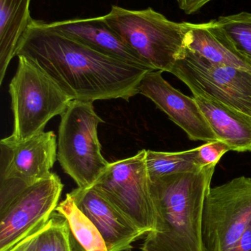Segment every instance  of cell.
Returning a JSON list of instances; mask_svg holds the SVG:
<instances>
[{"mask_svg":"<svg viewBox=\"0 0 251 251\" xmlns=\"http://www.w3.org/2000/svg\"><path fill=\"white\" fill-rule=\"evenodd\" d=\"M31 0H0V85L30 22Z\"/></svg>","mask_w":251,"mask_h":251,"instance_id":"cell-16","label":"cell"},{"mask_svg":"<svg viewBox=\"0 0 251 251\" xmlns=\"http://www.w3.org/2000/svg\"><path fill=\"white\" fill-rule=\"evenodd\" d=\"M147 150L109 163L93 187L145 235L156 225L146 164Z\"/></svg>","mask_w":251,"mask_h":251,"instance_id":"cell-7","label":"cell"},{"mask_svg":"<svg viewBox=\"0 0 251 251\" xmlns=\"http://www.w3.org/2000/svg\"><path fill=\"white\" fill-rule=\"evenodd\" d=\"M8 251H85L71 231L66 218L57 211L39 229Z\"/></svg>","mask_w":251,"mask_h":251,"instance_id":"cell-17","label":"cell"},{"mask_svg":"<svg viewBox=\"0 0 251 251\" xmlns=\"http://www.w3.org/2000/svg\"><path fill=\"white\" fill-rule=\"evenodd\" d=\"M217 140L230 151L251 152V118L223 104L201 97H194Z\"/></svg>","mask_w":251,"mask_h":251,"instance_id":"cell-15","label":"cell"},{"mask_svg":"<svg viewBox=\"0 0 251 251\" xmlns=\"http://www.w3.org/2000/svg\"><path fill=\"white\" fill-rule=\"evenodd\" d=\"M57 159L78 187L94 186L110 162L102 154L97 128L104 121L91 101L74 100L60 116Z\"/></svg>","mask_w":251,"mask_h":251,"instance_id":"cell-5","label":"cell"},{"mask_svg":"<svg viewBox=\"0 0 251 251\" xmlns=\"http://www.w3.org/2000/svg\"><path fill=\"white\" fill-rule=\"evenodd\" d=\"M56 211L66 218L72 234L84 251H109L97 227L80 210L69 193L57 205Z\"/></svg>","mask_w":251,"mask_h":251,"instance_id":"cell-18","label":"cell"},{"mask_svg":"<svg viewBox=\"0 0 251 251\" xmlns=\"http://www.w3.org/2000/svg\"><path fill=\"white\" fill-rule=\"evenodd\" d=\"M169 73L193 93L251 118V73L212 63L184 47Z\"/></svg>","mask_w":251,"mask_h":251,"instance_id":"cell-6","label":"cell"},{"mask_svg":"<svg viewBox=\"0 0 251 251\" xmlns=\"http://www.w3.org/2000/svg\"><path fill=\"white\" fill-rule=\"evenodd\" d=\"M251 221V178L211 187L203 205V251H229Z\"/></svg>","mask_w":251,"mask_h":251,"instance_id":"cell-8","label":"cell"},{"mask_svg":"<svg viewBox=\"0 0 251 251\" xmlns=\"http://www.w3.org/2000/svg\"><path fill=\"white\" fill-rule=\"evenodd\" d=\"M69 194L80 210L97 227L109 251L132 249L134 242L145 237L94 187H78Z\"/></svg>","mask_w":251,"mask_h":251,"instance_id":"cell-12","label":"cell"},{"mask_svg":"<svg viewBox=\"0 0 251 251\" xmlns=\"http://www.w3.org/2000/svg\"><path fill=\"white\" fill-rule=\"evenodd\" d=\"M132 251V249H129V250H127V251Z\"/></svg>","mask_w":251,"mask_h":251,"instance_id":"cell-24","label":"cell"},{"mask_svg":"<svg viewBox=\"0 0 251 251\" xmlns=\"http://www.w3.org/2000/svg\"><path fill=\"white\" fill-rule=\"evenodd\" d=\"M19 57V64L9 85L13 113L10 140L26 141L43 132L55 116H61L72 100L33 62Z\"/></svg>","mask_w":251,"mask_h":251,"instance_id":"cell-4","label":"cell"},{"mask_svg":"<svg viewBox=\"0 0 251 251\" xmlns=\"http://www.w3.org/2000/svg\"><path fill=\"white\" fill-rule=\"evenodd\" d=\"M0 149L1 208L51 174L57 159V138L52 131H43L21 143L5 137L0 141Z\"/></svg>","mask_w":251,"mask_h":251,"instance_id":"cell-9","label":"cell"},{"mask_svg":"<svg viewBox=\"0 0 251 251\" xmlns=\"http://www.w3.org/2000/svg\"><path fill=\"white\" fill-rule=\"evenodd\" d=\"M186 24V48L212 63L237 68L251 73V60L233 47L216 19L206 23Z\"/></svg>","mask_w":251,"mask_h":251,"instance_id":"cell-14","label":"cell"},{"mask_svg":"<svg viewBox=\"0 0 251 251\" xmlns=\"http://www.w3.org/2000/svg\"><path fill=\"white\" fill-rule=\"evenodd\" d=\"M16 56L33 62L72 101H128L139 94L143 76L154 71L99 52L34 19L19 41Z\"/></svg>","mask_w":251,"mask_h":251,"instance_id":"cell-1","label":"cell"},{"mask_svg":"<svg viewBox=\"0 0 251 251\" xmlns=\"http://www.w3.org/2000/svg\"><path fill=\"white\" fill-rule=\"evenodd\" d=\"M103 17L122 41L154 70L169 73L185 47L186 22H172L151 7L137 10L113 5Z\"/></svg>","mask_w":251,"mask_h":251,"instance_id":"cell-3","label":"cell"},{"mask_svg":"<svg viewBox=\"0 0 251 251\" xmlns=\"http://www.w3.org/2000/svg\"><path fill=\"white\" fill-rule=\"evenodd\" d=\"M162 71L147 72L139 85V94L150 99L193 141L217 140L194 97L175 89L162 76Z\"/></svg>","mask_w":251,"mask_h":251,"instance_id":"cell-11","label":"cell"},{"mask_svg":"<svg viewBox=\"0 0 251 251\" xmlns=\"http://www.w3.org/2000/svg\"><path fill=\"white\" fill-rule=\"evenodd\" d=\"M146 164L150 178L180 173L193 172L203 168L197 148L178 152L147 150Z\"/></svg>","mask_w":251,"mask_h":251,"instance_id":"cell-19","label":"cell"},{"mask_svg":"<svg viewBox=\"0 0 251 251\" xmlns=\"http://www.w3.org/2000/svg\"><path fill=\"white\" fill-rule=\"evenodd\" d=\"M47 23L60 33L99 52L127 63L153 69L122 41L106 23L103 16L77 18Z\"/></svg>","mask_w":251,"mask_h":251,"instance_id":"cell-13","label":"cell"},{"mask_svg":"<svg viewBox=\"0 0 251 251\" xmlns=\"http://www.w3.org/2000/svg\"><path fill=\"white\" fill-rule=\"evenodd\" d=\"M63 184L54 173L19 193L0 208V251L44 226L56 211Z\"/></svg>","mask_w":251,"mask_h":251,"instance_id":"cell-10","label":"cell"},{"mask_svg":"<svg viewBox=\"0 0 251 251\" xmlns=\"http://www.w3.org/2000/svg\"><path fill=\"white\" fill-rule=\"evenodd\" d=\"M216 20L233 47L251 60V13L241 12Z\"/></svg>","mask_w":251,"mask_h":251,"instance_id":"cell-20","label":"cell"},{"mask_svg":"<svg viewBox=\"0 0 251 251\" xmlns=\"http://www.w3.org/2000/svg\"><path fill=\"white\" fill-rule=\"evenodd\" d=\"M212 0H176L180 8L187 15L197 13Z\"/></svg>","mask_w":251,"mask_h":251,"instance_id":"cell-22","label":"cell"},{"mask_svg":"<svg viewBox=\"0 0 251 251\" xmlns=\"http://www.w3.org/2000/svg\"><path fill=\"white\" fill-rule=\"evenodd\" d=\"M215 168L150 178L156 225L145 236L141 251H203V205Z\"/></svg>","mask_w":251,"mask_h":251,"instance_id":"cell-2","label":"cell"},{"mask_svg":"<svg viewBox=\"0 0 251 251\" xmlns=\"http://www.w3.org/2000/svg\"><path fill=\"white\" fill-rule=\"evenodd\" d=\"M229 251H251V221L238 241Z\"/></svg>","mask_w":251,"mask_h":251,"instance_id":"cell-23","label":"cell"},{"mask_svg":"<svg viewBox=\"0 0 251 251\" xmlns=\"http://www.w3.org/2000/svg\"><path fill=\"white\" fill-rule=\"evenodd\" d=\"M229 151V147L219 140L207 142L197 147L199 159L203 166L217 165L223 156Z\"/></svg>","mask_w":251,"mask_h":251,"instance_id":"cell-21","label":"cell"}]
</instances>
